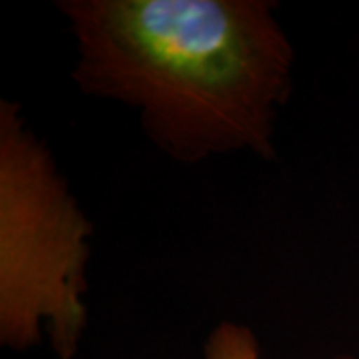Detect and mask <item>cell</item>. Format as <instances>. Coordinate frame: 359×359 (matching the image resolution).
<instances>
[{
	"mask_svg": "<svg viewBox=\"0 0 359 359\" xmlns=\"http://www.w3.org/2000/svg\"><path fill=\"white\" fill-rule=\"evenodd\" d=\"M205 359H262L252 327L236 321H219L204 344Z\"/></svg>",
	"mask_w": 359,
	"mask_h": 359,
	"instance_id": "cell-3",
	"label": "cell"
},
{
	"mask_svg": "<svg viewBox=\"0 0 359 359\" xmlns=\"http://www.w3.org/2000/svg\"><path fill=\"white\" fill-rule=\"evenodd\" d=\"M269 0H60L80 92L134 108L180 164L252 152L276 160L295 52Z\"/></svg>",
	"mask_w": 359,
	"mask_h": 359,
	"instance_id": "cell-1",
	"label": "cell"
},
{
	"mask_svg": "<svg viewBox=\"0 0 359 359\" xmlns=\"http://www.w3.org/2000/svg\"><path fill=\"white\" fill-rule=\"evenodd\" d=\"M92 224L46 142L16 102H0V344L74 359L88 311Z\"/></svg>",
	"mask_w": 359,
	"mask_h": 359,
	"instance_id": "cell-2",
	"label": "cell"
}]
</instances>
